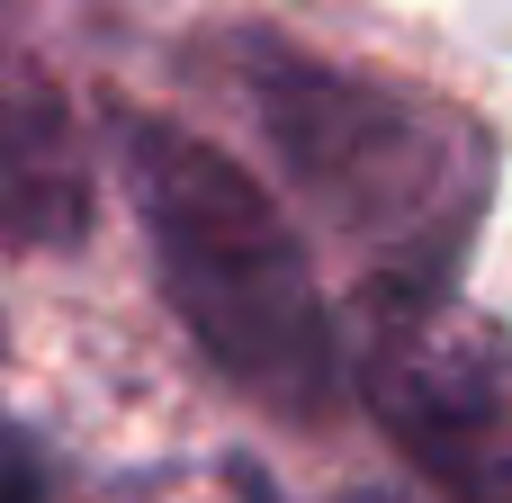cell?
Here are the masks:
<instances>
[{"instance_id":"cell-3","label":"cell","mask_w":512,"mask_h":503,"mask_svg":"<svg viewBox=\"0 0 512 503\" xmlns=\"http://www.w3.org/2000/svg\"><path fill=\"white\" fill-rule=\"evenodd\" d=\"M351 378L441 503H512V333L450 288H369Z\"/></svg>"},{"instance_id":"cell-2","label":"cell","mask_w":512,"mask_h":503,"mask_svg":"<svg viewBox=\"0 0 512 503\" xmlns=\"http://www.w3.org/2000/svg\"><path fill=\"white\" fill-rule=\"evenodd\" d=\"M117 162L153 243V279L216 378L288 423H324L342 405V333L270 189L171 117H126Z\"/></svg>"},{"instance_id":"cell-5","label":"cell","mask_w":512,"mask_h":503,"mask_svg":"<svg viewBox=\"0 0 512 503\" xmlns=\"http://www.w3.org/2000/svg\"><path fill=\"white\" fill-rule=\"evenodd\" d=\"M0 503H45V450L27 432H0Z\"/></svg>"},{"instance_id":"cell-6","label":"cell","mask_w":512,"mask_h":503,"mask_svg":"<svg viewBox=\"0 0 512 503\" xmlns=\"http://www.w3.org/2000/svg\"><path fill=\"white\" fill-rule=\"evenodd\" d=\"M342 503H405V495H342Z\"/></svg>"},{"instance_id":"cell-1","label":"cell","mask_w":512,"mask_h":503,"mask_svg":"<svg viewBox=\"0 0 512 503\" xmlns=\"http://www.w3.org/2000/svg\"><path fill=\"white\" fill-rule=\"evenodd\" d=\"M216 54L234 63L225 81L252 108L261 144L279 153L288 189L360 252L369 288L459 279L495 189V153L468 108L396 72L324 63L288 36H225Z\"/></svg>"},{"instance_id":"cell-4","label":"cell","mask_w":512,"mask_h":503,"mask_svg":"<svg viewBox=\"0 0 512 503\" xmlns=\"http://www.w3.org/2000/svg\"><path fill=\"white\" fill-rule=\"evenodd\" d=\"M90 225V144L27 0H0V252H54Z\"/></svg>"}]
</instances>
